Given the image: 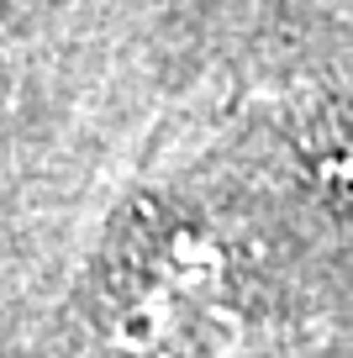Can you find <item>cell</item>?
I'll return each mask as SVG.
<instances>
[{
    "instance_id": "1",
    "label": "cell",
    "mask_w": 353,
    "mask_h": 358,
    "mask_svg": "<svg viewBox=\"0 0 353 358\" xmlns=\"http://www.w3.org/2000/svg\"><path fill=\"white\" fill-rule=\"evenodd\" d=\"M122 337L143 353L158 348H179L190 337H200L195 327L221 322L232 301V258L200 227H174L158 243H148V253L132 264L122 285Z\"/></svg>"
},
{
    "instance_id": "2",
    "label": "cell",
    "mask_w": 353,
    "mask_h": 358,
    "mask_svg": "<svg viewBox=\"0 0 353 358\" xmlns=\"http://www.w3.org/2000/svg\"><path fill=\"white\" fill-rule=\"evenodd\" d=\"M342 174H348V185H353V148H348V158H342Z\"/></svg>"
}]
</instances>
